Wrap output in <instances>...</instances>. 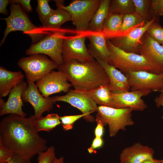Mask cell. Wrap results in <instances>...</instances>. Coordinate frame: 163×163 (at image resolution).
Listing matches in <instances>:
<instances>
[{
  "instance_id": "obj_7",
  "label": "cell",
  "mask_w": 163,
  "mask_h": 163,
  "mask_svg": "<svg viewBox=\"0 0 163 163\" xmlns=\"http://www.w3.org/2000/svg\"><path fill=\"white\" fill-rule=\"evenodd\" d=\"M18 65L24 72L27 80L37 82L59 66L43 54H37L22 57Z\"/></svg>"
},
{
  "instance_id": "obj_37",
  "label": "cell",
  "mask_w": 163,
  "mask_h": 163,
  "mask_svg": "<svg viewBox=\"0 0 163 163\" xmlns=\"http://www.w3.org/2000/svg\"><path fill=\"white\" fill-rule=\"evenodd\" d=\"M104 144V141L102 137H96L93 139L91 146L88 149L89 154L92 153L97 149L102 147Z\"/></svg>"
},
{
  "instance_id": "obj_33",
  "label": "cell",
  "mask_w": 163,
  "mask_h": 163,
  "mask_svg": "<svg viewBox=\"0 0 163 163\" xmlns=\"http://www.w3.org/2000/svg\"><path fill=\"white\" fill-rule=\"evenodd\" d=\"M55 149L53 146H51L45 151L38 155L37 163H52L56 157Z\"/></svg>"
},
{
  "instance_id": "obj_17",
  "label": "cell",
  "mask_w": 163,
  "mask_h": 163,
  "mask_svg": "<svg viewBox=\"0 0 163 163\" xmlns=\"http://www.w3.org/2000/svg\"><path fill=\"white\" fill-rule=\"evenodd\" d=\"M105 70L109 80V87L113 93H120L130 90L128 79L125 75L107 62L97 58H94Z\"/></svg>"
},
{
  "instance_id": "obj_14",
  "label": "cell",
  "mask_w": 163,
  "mask_h": 163,
  "mask_svg": "<svg viewBox=\"0 0 163 163\" xmlns=\"http://www.w3.org/2000/svg\"><path fill=\"white\" fill-rule=\"evenodd\" d=\"M28 86L23 92L22 98L23 101L29 103L34 110V115L36 119L42 117L45 112H50L55 103L50 97L46 98L40 92L34 82L27 80Z\"/></svg>"
},
{
  "instance_id": "obj_21",
  "label": "cell",
  "mask_w": 163,
  "mask_h": 163,
  "mask_svg": "<svg viewBox=\"0 0 163 163\" xmlns=\"http://www.w3.org/2000/svg\"><path fill=\"white\" fill-rule=\"evenodd\" d=\"M24 75L20 71H11L0 67V97L9 94L11 89L23 81Z\"/></svg>"
},
{
  "instance_id": "obj_10",
  "label": "cell",
  "mask_w": 163,
  "mask_h": 163,
  "mask_svg": "<svg viewBox=\"0 0 163 163\" xmlns=\"http://www.w3.org/2000/svg\"><path fill=\"white\" fill-rule=\"evenodd\" d=\"M127 77L131 91H159L163 88V72L157 74L147 71H130Z\"/></svg>"
},
{
  "instance_id": "obj_16",
  "label": "cell",
  "mask_w": 163,
  "mask_h": 163,
  "mask_svg": "<svg viewBox=\"0 0 163 163\" xmlns=\"http://www.w3.org/2000/svg\"><path fill=\"white\" fill-rule=\"evenodd\" d=\"M27 86V82L23 81L11 89L6 102H5L0 97V116L9 114H16L23 117L26 116L27 114L22 109L23 101L22 95Z\"/></svg>"
},
{
  "instance_id": "obj_36",
  "label": "cell",
  "mask_w": 163,
  "mask_h": 163,
  "mask_svg": "<svg viewBox=\"0 0 163 163\" xmlns=\"http://www.w3.org/2000/svg\"><path fill=\"white\" fill-rule=\"evenodd\" d=\"M95 120L97 123L94 130L95 137H102L104 133V127L107 124L104 120L97 113L96 115Z\"/></svg>"
},
{
  "instance_id": "obj_40",
  "label": "cell",
  "mask_w": 163,
  "mask_h": 163,
  "mask_svg": "<svg viewBox=\"0 0 163 163\" xmlns=\"http://www.w3.org/2000/svg\"><path fill=\"white\" fill-rule=\"evenodd\" d=\"M9 1L7 0H0V13L5 15L8 14L7 6Z\"/></svg>"
},
{
  "instance_id": "obj_5",
  "label": "cell",
  "mask_w": 163,
  "mask_h": 163,
  "mask_svg": "<svg viewBox=\"0 0 163 163\" xmlns=\"http://www.w3.org/2000/svg\"><path fill=\"white\" fill-rule=\"evenodd\" d=\"M101 0H73L67 6L63 0H54L56 6L62 8L70 13L71 21L76 31L80 34L88 32L92 18L98 8Z\"/></svg>"
},
{
  "instance_id": "obj_1",
  "label": "cell",
  "mask_w": 163,
  "mask_h": 163,
  "mask_svg": "<svg viewBox=\"0 0 163 163\" xmlns=\"http://www.w3.org/2000/svg\"><path fill=\"white\" fill-rule=\"evenodd\" d=\"M36 119L10 114L0 123V142L22 158L30 160L48 147L47 141L36 130Z\"/></svg>"
},
{
  "instance_id": "obj_9",
  "label": "cell",
  "mask_w": 163,
  "mask_h": 163,
  "mask_svg": "<svg viewBox=\"0 0 163 163\" xmlns=\"http://www.w3.org/2000/svg\"><path fill=\"white\" fill-rule=\"evenodd\" d=\"M86 34H79L75 36L65 37L62 47L63 63L73 60L82 62L95 60L86 47Z\"/></svg>"
},
{
  "instance_id": "obj_4",
  "label": "cell",
  "mask_w": 163,
  "mask_h": 163,
  "mask_svg": "<svg viewBox=\"0 0 163 163\" xmlns=\"http://www.w3.org/2000/svg\"><path fill=\"white\" fill-rule=\"evenodd\" d=\"M10 12L8 17L1 18L5 20L6 23L1 46L4 42L8 34L15 31H21L28 35L32 42L35 43L43 38L45 32L31 22L20 4L11 2Z\"/></svg>"
},
{
  "instance_id": "obj_27",
  "label": "cell",
  "mask_w": 163,
  "mask_h": 163,
  "mask_svg": "<svg viewBox=\"0 0 163 163\" xmlns=\"http://www.w3.org/2000/svg\"><path fill=\"white\" fill-rule=\"evenodd\" d=\"M60 117L57 113L47 114L45 117H41L36 120L35 126L38 132L41 131L49 132L61 124Z\"/></svg>"
},
{
  "instance_id": "obj_26",
  "label": "cell",
  "mask_w": 163,
  "mask_h": 163,
  "mask_svg": "<svg viewBox=\"0 0 163 163\" xmlns=\"http://www.w3.org/2000/svg\"><path fill=\"white\" fill-rule=\"evenodd\" d=\"M147 21L135 12L125 14L119 33L117 36L125 35L134 28L144 25Z\"/></svg>"
},
{
  "instance_id": "obj_22",
  "label": "cell",
  "mask_w": 163,
  "mask_h": 163,
  "mask_svg": "<svg viewBox=\"0 0 163 163\" xmlns=\"http://www.w3.org/2000/svg\"><path fill=\"white\" fill-rule=\"evenodd\" d=\"M79 91L90 97L99 106L115 108L111 97L112 92L110 91L108 85H101L88 91Z\"/></svg>"
},
{
  "instance_id": "obj_2",
  "label": "cell",
  "mask_w": 163,
  "mask_h": 163,
  "mask_svg": "<svg viewBox=\"0 0 163 163\" xmlns=\"http://www.w3.org/2000/svg\"><path fill=\"white\" fill-rule=\"evenodd\" d=\"M74 88L87 91L108 85L109 80L105 70L96 60L82 62L73 60L59 66Z\"/></svg>"
},
{
  "instance_id": "obj_28",
  "label": "cell",
  "mask_w": 163,
  "mask_h": 163,
  "mask_svg": "<svg viewBox=\"0 0 163 163\" xmlns=\"http://www.w3.org/2000/svg\"><path fill=\"white\" fill-rule=\"evenodd\" d=\"M135 12L133 0H110L109 13L125 15Z\"/></svg>"
},
{
  "instance_id": "obj_46",
  "label": "cell",
  "mask_w": 163,
  "mask_h": 163,
  "mask_svg": "<svg viewBox=\"0 0 163 163\" xmlns=\"http://www.w3.org/2000/svg\"><path fill=\"white\" fill-rule=\"evenodd\" d=\"M162 163H163V159L162 160Z\"/></svg>"
},
{
  "instance_id": "obj_3",
  "label": "cell",
  "mask_w": 163,
  "mask_h": 163,
  "mask_svg": "<svg viewBox=\"0 0 163 163\" xmlns=\"http://www.w3.org/2000/svg\"><path fill=\"white\" fill-rule=\"evenodd\" d=\"M110 53L108 62L125 74L130 71H147L157 74L163 72V66L140 54L125 52L114 46L108 38Z\"/></svg>"
},
{
  "instance_id": "obj_39",
  "label": "cell",
  "mask_w": 163,
  "mask_h": 163,
  "mask_svg": "<svg viewBox=\"0 0 163 163\" xmlns=\"http://www.w3.org/2000/svg\"><path fill=\"white\" fill-rule=\"evenodd\" d=\"M7 163H31L30 160L24 158L19 155L15 154L12 159Z\"/></svg>"
},
{
  "instance_id": "obj_18",
  "label": "cell",
  "mask_w": 163,
  "mask_h": 163,
  "mask_svg": "<svg viewBox=\"0 0 163 163\" xmlns=\"http://www.w3.org/2000/svg\"><path fill=\"white\" fill-rule=\"evenodd\" d=\"M153 149L140 142L124 148L120 155V163H142L152 158L154 154Z\"/></svg>"
},
{
  "instance_id": "obj_35",
  "label": "cell",
  "mask_w": 163,
  "mask_h": 163,
  "mask_svg": "<svg viewBox=\"0 0 163 163\" xmlns=\"http://www.w3.org/2000/svg\"><path fill=\"white\" fill-rule=\"evenodd\" d=\"M15 153L5 147L0 142V163H7L10 161Z\"/></svg>"
},
{
  "instance_id": "obj_47",
  "label": "cell",
  "mask_w": 163,
  "mask_h": 163,
  "mask_svg": "<svg viewBox=\"0 0 163 163\" xmlns=\"http://www.w3.org/2000/svg\"><path fill=\"white\" fill-rule=\"evenodd\" d=\"M119 163H120V162H119Z\"/></svg>"
},
{
  "instance_id": "obj_44",
  "label": "cell",
  "mask_w": 163,
  "mask_h": 163,
  "mask_svg": "<svg viewBox=\"0 0 163 163\" xmlns=\"http://www.w3.org/2000/svg\"><path fill=\"white\" fill-rule=\"evenodd\" d=\"M159 92H160L161 93L163 94V88L160 90Z\"/></svg>"
},
{
  "instance_id": "obj_12",
  "label": "cell",
  "mask_w": 163,
  "mask_h": 163,
  "mask_svg": "<svg viewBox=\"0 0 163 163\" xmlns=\"http://www.w3.org/2000/svg\"><path fill=\"white\" fill-rule=\"evenodd\" d=\"M51 101L55 103L61 101L67 103L78 109L83 114H91L97 111L98 106L89 96L81 91L70 89L64 95L50 97Z\"/></svg>"
},
{
  "instance_id": "obj_34",
  "label": "cell",
  "mask_w": 163,
  "mask_h": 163,
  "mask_svg": "<svg viewBox=\"0 0 163 163\" xmlns=\"http://www.w3.org/2000/svg\"><path fill=\"white\" fill-rule=\"evenodd\" d=\"M150 16L151 19L163 16V0H151Z\"/></svg>"
},
{
  "instance_id": "obj_19",
  "label": "cell",
  "mask_w": 163,
  "mask_h": 163,
  "mask_svg": "<svg viewBox=\"0 0 163 163\" xmlns=\"http://www.w3.org/2000/svg\"><path fill=\"white\" fill-rule=\"evenodd\" d=\"M137 54L163 66V46L152 39L146 32L141 38Z\"/></svg>"
},
{
  "instance_id": "obj_43",
  "label": "cell",
  "mask_w": 163,
  "mask_h": 163,
  "mask_svg": "<svg viewBox=\"0 0 163 163\" xmlns=\"http://www.w3.org/2000/svg\"><path fill=\"white\" fill-rule=\"evenodd\" d=\"M52 163H66L64 161V158L61 157L59 158H57L56 157L53 161Z\"/></svg>"
},
{
  "instance_id": "obj_29",
  "label": "cell",
  "mask_w": 163,
  "mask_h": 163,
  "mask_svg": "<svg viewBox=\"0 0 163 163\" xmlns=\"http://www.w3.org/2000/svg\"><path fill=\"white\" fill-rule=\"evenodd\" d=\"M82 118H83L89 122H93L94 120L93 117H91L87 114L82 113L78 115L60 117V120L63 129L64 131H67L72 129L74 123Z\"/></svg>"
},
{
  "instance_id": "obj_30",
  "label": "cell",
  "mask_w": 163,
  "mask_h": 163,
  "mask_svg": "<svg viewBox=\"0 0 163 163\" xmlns=\"http://www.w3.org/2000/svg\"><path fill=\"white\" fill-rule=\"evenodd\" d=\"M135 7V12L147 21L151 20L150 13L151 0H133Z\"/></svg>"
},
{
  "instance_id": "obj_32",
  "label": "cell",
  "mask_w": 163,
  "mask_h": 163,
  "mask_svg": "<svg viewBox=\"0 0 163 163\" xmlns=\"http://www.w3.org/2000/svg\"><path fill=\"white\" fill-rule=\"evenodd\" d=\"M48 0H38L36 11L40 21L42 22L53 11L50 6Z\"/></svg>"
},
{
  "instance_id": "obj_13",
  "label": "cell",
  "mask_w": 163,
  "mask_h": 163,
  "mask_svg": "<svg viewBox=\"0 0 163 163\" xmlns=\"http://www.w3.org/2000/svg\"><path fill=\"white\" fill-rule=\"evenodd\" d=\"M156 18L154 17L144 25L134 28L125 35L117 36L108 38L115 46L128 53L137 54L140 40L150 24Z\"/></svg>"
},
{
  "instance_id": "obj_15",
  "label": "cell",
  "mask_w": 163,
  "mask_h": 163,
  "mask_svg": "<svg viewBox=\"0 0 163 163\" xmlns=\"http://www.w3.org/2000/svg\"><path fill=\"white\" fill-rule=\"evenodd\" d=\"M152 91L149 90L131 91L120 93H112L115 108H129L133 111H143L147 106L142 98Z\"/></svg>"
},
{
  "instance_id": "obj_38",
  "label": "cell",
  "mask_w": 163,
  "mask_h": 163,
  "mask_svg": "<svg viewBox=\"0 0 163 163\" xmlns=\"http://www.w3.org/2000/svg\"><path fill=\"white\" fill-rule=\"evenodd\" d=\"M30 0H14L9 1L11 3H17L20 4L23 8L27 12H31L32 8L30 4Z\"/></svg>"
},
{
  "instance_id": "obj_31",
  "label": "cell",
  "mask_w": 163,
  "mask_h": 163,
  "mask_svg": "<svg viewBox=\"0 0 163 163\" xmlns=\"http://www.w3.org/2000/svg\"><path fill=\"white\" fill-rule=\"evenodd\" d=\"M156 19L149 26L146 32L152 39L160 44L163 42V27Z\"/></svg>"
},
{
  "instance_id": "obj_24",
  "label": "cell",
  "mask_w": 163,
  "mask_h": 163,
  "mask_svg": "<svg viewBox=\"0 0 163 163\" xmlns=\"http://www.w3.org/2000/svg\"><path fill=\"white\" fill-rule=\"evenodd\" d=\"M110 0H101L90 23L88 33H101L104 22L109 13Z\"/></svg>"
},
{
  "instance_id": "obj_20",
  "label": "cell",
  "mask_w": 163,
  "mask_h": 163,
  "mask_svg": "<svg viewBox=\"0 0 163 163\" xmlns=\"http://www.w3.org/2000/svg\"><path fill=\"white\" fill-rule=\"evenodd\" d=\"M86 37L89 41L88 51L92 56L108 62L110 53L107 43V38L103 34L88 33Z\"/></svg>"
},
{
  "instance_id": "obj_45",
  "label": "cell",
  "mask_w": 163,
  "mask_h": 163,
  "mask_svg": "<svg viewBox=\"0 0 163 163\" xmlns=\"http://www.w3.org/2000/svg\"><path fill=\"white\" fill-rule=\"evenodd\" d=\"M161 45L163 46V42L161 44Z\"/></svg>"
},
{
  "instance_id": "obj_41",
  "label": "cell",
  "mask_w": 163,
  "mask_h": 163,
  "mask_svg": "<svg viewBox=\"0 0 163 163\" xmlns=\"http://www.w3.org/2000/svg\"><path fill=\"white\" fill-rule=\"evenodd\" d=\"M154 101L158 108L161 106L162 107L163 109V94L160 93L159 96L155 98Z\"/></svg>"
},
{
  "instance_id": "obj_23",
  "label": "cell",
  "mask_w": 163,
  "mask_h": 163,
  "mask_svg": "<svg viewBox=\"0 0 163 163\" xmlns=\"http://www.w3.org/2000/svg\"><path fill=\"white\" fill-rule=\"evenodd\" d=\"M69 21H71V17L69 12L57 7L42 22V27L46 29L58 30L63 24Z\"/></svg>"
},
{
  "instance_id": "obj_42",
  "label": "cell",
  "mask_w": 163,
  "mask_h": 163,
  "mask_svg": "<svg viewBox=\"0 0 163 163\" xmlns=\"http://www.w3.org/2000/svg\"><path fill=\"white\" fill-rule=\"evenodd\" d=\"M162 160H158L154 158L148 159L144 161L142 163H162Z\"/></svg>"
},
{
  "instance_id": "obj_25",
  "label": "cell",
  "mask_w": 163,
  "mask_h": 163,
  "mask_svg": "<svg viewBox=\"0 0 163 163\" xmlns=\"http://www.w3.org/2000/svg\"><path fill=\"white\" fill-rule=\"evenodd\" d=\"M123 15L109 13L103 24L101 32L107 38L118 35L122 24Z\"/></svg>"
},
{
  "instance_id": "obj_11",
  "label": "cell",
  "mask_w": 163,
  "mask_h": 163,
  "mask_svg": "<svg viewBox=\"0 0 163 163\" xmlns=\"http://www.w3.org/2000/svg\"><path fill=\"white\" fill-rule=\"evenodd\" d=\"M39 91L45 97L62 92H67L72 85L62 72L52 71L37 82Z\"/></svg>"
},
{
  "instance_id": "obj_6",
  "label": "cell",
  "mask_w": 163,
  "mask_h": 163,
  "mask_svg": "<svg viewBox=\"0 0 163 163\" xmlns=\"http://www.w3.org/2000/svg\"><path fill=\"white\" fill-rule=\"evenodd\" d=\"M66 33L64 30L56 31L37 43L32 44L26 50V53L29 55L37 54L46 55L59 66L62 65L64 63L62 45Z\"/></svg>"
},
{
  "instance_id": "obj_8",
  "label": "cell",
  "mask_w": 163,
  "mask_h": 163,
  "mask_svg": "<svg viewBox=\"0 0 163 163\" xmlns=\"http://www.w3.org/2000/svg\"><path fill=\"white\" fill-rule=\"evenodd\" d=\"M132 111L129 108H116L99 106L97 114L108 125L110 137H114L120 130H125L127 126L134 124L132 118Z\"/></svg>"
}]
</instances>
